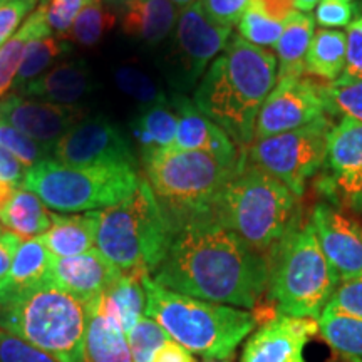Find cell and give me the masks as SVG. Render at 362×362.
Here are the masks:
<instances>
[{
	"label": "cell",
	"mask_w": 362,
	"mask_h": 362,
	"mask_svg": "<svg viewBox=\"0 0 362 362\" xmlns=\"http://www.w3.org/2000/svg\"><path fill=\"white\" fill-rule=\"evenodd\" d=\"M151 279L168 291L253 309L269 288V259L215 220L178 230Z\"/></svg>",
	"instance_id": "6da1fadb"
},
{
	"label": "cell",
	"mask_w": 362,
	"mask_h": 362,
	"mask_svg": "<svg viewBox=\"0 0 362 362\" xmlns=\"http://www.w3.org/2000/svg\"><path fill=\"white\" fill-rule=\"evenodd\" d=\"M275 84V54L232 35L198 83L193 103L235 144L247 148L255 138L257 116Z\"/></svg>",
	"instance_id": "7a4b0ae2"
},
{
	"label": "cell",
	"mask_w": 362,
	"mask_h": 362,
	"mask_svg": "<svg viewBox=\"0 0 362 362\" xmlns=\"http://www.w3.org/2000/svg\"><path fill=\"white\" fill-rule=\"evenodd\" d=\"M214 220L269 259L297 226V197L243 155L214 205Z\"/></svg>",
	"instance_id": "3957f363"
},
{
	"label": "cell",
	"mask_w": 362,
	"mask_h": 362,
	"mask_svg": "<svg viewBox=\"0 0 362 362\" xmlns=\"http://www.w3.org/2000/svg\"><path fill=\"white\" fill-rule=\"evenodd\" d=\"M242 158V155H240ZM143 176L155 193L173 230L200 220H214V205L238 161H226L203 151L175 148L141 149Z\"/></svg>",
	"instance_id": "277c9868"
},
{
	"label": "cell",
	"mask_w": 362,
	"mask_h": 362,
	"mask_svg": "<svg viewBox=\"0 0 362 362\" xmlns=\"http://www.w3.org/2000/svg\"><path fill=\"white\" fill-rule=\"evenodd\" d=\"M143 288L146 293L144 314L160 324L175 342L208 361L232 357L257 324L250 310L168 291L149 275L143 279Z\"/></svg>",
	"instance_id": "5b68a950"
},
{
	"label": "cell",
	"mask_w": 362,
	"mask_h": 362,
	"mask_svg": "<svg viewBox=\"0 0 362 362\" xmlns=\"http://www.w3.org/2000/svg\"><path fill=\"white\" fill-rule=\"evenodd\" d=\"M86 307L51 280L0 298V329L59 362H84Z\"/></svg>",
	"instance_id": "8992f818"
},
{
	"label": "cell",
	"mask_w": 362,
	"mask_h": 362,
	"mask_svg": "<svg viewBox=\"0 0 362 362\" xmlns=\"http://www.w3.org/2000/svg\"><path fill=\"white\" fill-rule=\"evenodd\" d=\"M173 230L141 175L128 200L99 211L96 250L121 274L151 277L168 253Z\"/></svg>",
	"instance_id": "52a82bcc"
},
{
	"label": "cell",
	"mask_w": 362,
	"mask_h": 362,
	"mask_svg": "<svg viewBox=\"0 0 362 362\" xmlns=\"http://www.w3.org/2000/svg\"><path fill=\"white\" fill-rule=\"evenodd\" d=\"M339 284L310 221L297 225L269 257V291L279 314L319 320Z\"/></svg>",
	"instance_id": "ba28073f"
},
{
	"label": "cell",
	"mask_w": 362,
	"mask_h": 362,
	"mask_svg": "<svg viewBox=\"0 0 362 362\" xmlns=\"http://www.w3.org/2000/svg\"><path fill=\"white\" fill-rule=\"evenodd\" d=\"M139 180L134 166H69L44 160L27 170L22 188L59 214H86L128 200Z\"/></svg>",
	"instance_id": "9c48e42d"
},
{
	"label": "cell",
	"mask_w": 362,
	"mask_h": 362,
	"mask_svg": "<svg viewBox=\"0 0 362 362\" xmlns=\"http://www.w3.org/2000/svg\"><path fill=\"white\" fill-rule=\"evenodd\" d=\"M332 128L330 117L322 116L304 128L253 141L250 146L243 148V155L300 198L307 181L322 168Z\"/></svg>",
	"instance_id": "30bf717a"
},
{
	"label": "cell",
	"mask_w": 362,
	"mask_h": 362,
	"mask_svg": "<svg viewBox=\"0 0 362 362\" xmlns=\"http://www.w3.org/2000/svg\"><path fill=\"white\" fill-rule=\"evenodd\" d=\"M165 56L166 79L173 93L197 89L208 67L232 39V27L215 24L203 11L200 0L180 8Z\"/></svg>",
	"instance_id": "8fae6325"
},
{
	"label": "cell",
	"mask_w": 362,
	"mask_h": 362,
	"mask_svg": "<svg viewBox=\"0 0 362 362\" xmlns=\"http://www.w3.org/2000/svg\"><path fill=\"white\" fill-rule=\"evenodd\" d=\"M315 188L330 205L356 211L362 198V123L342 117L329 134Z\"/></svg>",
	"instance_id": "7c38bea8"
},
{
	"label": "cell",
	"mask_w": 362,
	"mask_h": 362,
	"mask_svg": "<svg viewBox=\"0 0 362 362\" xmlns=\"http://www.w3.org/2000/svg\"><path fill=\"white\" fill-rule=\"evenodd\" d=\"M54 160L69 166H134L128 139L103 116L84 117L52 148Z\"/></svg>",
	"instance_id": "4fadbf2b"
},
{
	"label": "cell",
	"mask_w": 362,
	"mask_h": 362,
	"mask_svg": "<svg viewBox=\"0 0 362 362\" xmlns=\"http://www.w3.org/2000/svg\"><path fill=\"white\" fill-rule=\"evenodd\" d=\"M322 116L327 111L315 78L279 79L257 116L253 141L304 128Z\"/></svg>",
	"instance_id": "5bb4252c"
},
{
	"label": "cell",
	"mask_w": 362,
	"mask_h": 362,
	"mask_svg": "<svg viewBox=\"0 0 362 362\" xmlns=\"http://www.w3.org/2000/svg\"><path fill=\"white\" fill-rule=\"evenodd\" d=\"M310 223L325 259L341 282L362 275V221L346 208L327 202L315 205Z\"/></svg>",
	"instance_id": "9a60e30c"
},
{
	"label": "cell",
	"mask_w": 362,
	"mask_h": 362,
	"mask_svg": "<svg viewBox=\"0 0 362 362\" xmlns=\"http://www.w3.org/2000/svg\"><path fill=\"white\" fill-rule=\"evenodd\" d=\"M84 110L79 106L22 98L19 94H12L0 101V119L51 151L62 136L84 119Z\"/></svg>",
	"instance_id": "2e32d148"
},
{
	"label": "cell",
	"mask_w": 362,
	"mask_h": 362,
	"mask_svg": "<svg viewBox=\"0 0 362 362\" xmlns=\"http://www.w3.org/2000/svg\"><path fill=\"white\" fill-rule=\"evenodd\" d=\"M317 330L314 319L270 317L247 341L242 362H304V347Z\"/></svg>",
	"instance_id": "e0dca14e"
},
{
	"label": "cell",
	"mask_w": 362,
	"mask_h": 362,
	"mask_svg": "<svg viewBox=\"0 0 362 362\" xmlns=\"http://www.w3.org/2000/svg\"><path fill=\"white\" fill-rule=\"evenodd\" d=\"M121 272L96 248L74 257H51L49 280L83 304L107 291Z\"/></svg>",
	"instance_id": "ac0fdd59"
},
{
	"label": "cell",
	"mask_w": 362,
	"mask_h": 362,
	"mask_svg": "<svg viewBox=\"0 0 362 362\" xmlns=\"http://www.w3.org/2000/svg\"><path fill=\"white\" fill-rule=\"evenodd\" d=\"M170 101L178 116V129L171 148L181 151H203L226 161L240 160L242 151H238L237 144L220 126L194 106L193 99L187 94L171 93Z\"/></svg>",
	"instance_id": "d6986e66"
},
{
	"label": "cell",
	"mask_w": 362,
	"mask_h": 362,
	"mask_svg": "<svg viewBox=\"0 0 362 362\" xmlns=\"http://www.w3.org/2000/svg\"><path fill=\"white\" fill-rule=\"evenodd\" d=\"M115 12L126 37L144 45L168 40L180 16V7L170 0H103Z\"/></svg>",
	"instance_id": "ffe728a7"
},
{
	"label": "cell",
	"mask_w": 362,
	"mask_h": 362,
	"mask_svg": "<svg viewBox=\"0 0 362 362\" xmlns=\"http://www.w3.org/2000/svg\"><path fill=\"white\" fill-rule=\"evenodd\" d=\"M94 90V79L84 59H69L52 66L44 74L16 89L22 98L76 106Z\"/></svg>",
	"instance_id": "44dd1931"
},
{
	"label": "cell",
	"mask_w": 362,
	"mask_h": 362,
	"mask_svg": "<svg viewBox=\"0 0 362 362\" xmlns=\"http://www.w3.org/2000/svg\"><path fill=\"white\" fill-rule=\"evenodd\" d=\"M86 307L84 362H133L128 337L116 320L99 310L98 297Z\"/></svg>",
	"instance_id": "7402d4cb"
},
{
	"label": "cell",
	"mask_w": 362,
	"mask_h": 362,
	"mask_svg": "<svg viewBox=\"0 0 362 362\" xmlns=\"http://www.w3.org/2000/svg\"><path fill=\"white\" fill-rule=\"evenodd\" d=\"M99 211L74 215L52 214V226L37 237L54 257H74L96 248Z\"/></svg>",
	"instance_id": "603a6c76"
},
{
	"label": "cell",
	"mask_w": 362,
	"mask_h": 362,
	"mask_svg": "<svg viewBox=\"0 0 362 362\" xmlns=\"http://www.w3.org/2000/svg\"><path fill=\"white\" fill-rule=\"evenodd\" d=\"M315 34V19L307 12L296 11L284 22L275 52L277 81L305 76V56Z\"/></svg>",
	"instance_id": "cb8c5ba5"
},
{
	"label": "cell",
	"mask_w": 362,
	"mask_h": 362,
	"mask_svg": "<svg viewBox=\"0 0 362 362\" xmlns=\"http://www.w3.org/2000/svg\"><path fill=\"white\" fill-rule=\"evenodd\" d=\"M143 279L121 274V277L98 297L99 310L110 319L116 320L124 330L126 337L139 322V319L146 315L144 314L146 293L143 288Z\"/></svg>",
	"instance_id": "d4e9b609"
},
{
	"label": "cell",
	"mask_w": 362,
	"mask_h": 362,
	"mask_svg": "<svg viewBox=\"0 0 362 362\" xmlns=\"http://www.w3.org/2000/svg\"><path fill=\"white\" fill-rule=\"evenodd\" d=\"M131 128L141 149L173 146L178 116L170 101V94L151 104L139 106Z\"/></svg>",
	"instance_id": "484cf974"
},
{
	"label": "cell",
	"mask_w": 362,
	"mask_h": 362,
	"mask_svg": "<svg viewBox=\"0 0 362 362\" xmlns=\"http://www.w3.org/2000/svg\"><path fill=\"white\" fill-rule=\"evenodd\" d=\"M47 35H52V30L47 24V7H45V2H42L27 17L13 37L0 47V98L13 88V81L17 78L21 62L24 59L27 44L34 39L47 37Z\"/></svg>",
	"instance_id": "4316f807"
},
{
	"label": "cell",
	"mask_w": 362,
	"mask_h": 362,
	"mask_svg": "<svg viewBox=\"0 0 362 362\" xmlns=\"http://www.w3.org/2000/svg\"><path fill=\"white\" fill-rule=\"evenodd\" d=\"M0 223L22 240H30L51 228L52 214L37 194L19 188L0 214Z\"/></svg>",
	"instance_id": "83f0119b"
},
{
	"label": "cell",
	"mask_w": 362,
	"mask_h": 362,
	"mask_svg": "<svg viewBox=\"0 0 362 362\" xmlns=\"http://www.w3.org/2000/svg\"><path fill=\"white\" fill-rule=\"evenodd\" d=\"M51 257L52 253L44 247L39 238L22 240L13 255L11 275H8L6 288L0 292V298L47 282Z\"/></svg>",
	"instance_id": "f1b7e54d"
},
{
	"label": "cell",
	"mask_w": 362,
	"mask_h": 362,
	"mask_svg": "<svg viewBox=\"0 0 362 362\" xmlns=\"http://www.w3.org/2000/svg\"><path fill=\"white\" fill-rule=\"evenodd\" d=\"M346 33L337 29L315 30L305 56V72L312 78L336 83L346 64Z\"/></svg>",
	"instance_id": "f546056e"
},
{
	"label": "cell",
	"mask_w": 362,
	"mask_h": 362,
	"mask_svg": "<svg viewBox=\"0 0 362 362\" xmlns=\"http://www.w3.org/2000/svg\"><path fill=\"white\" fill-rule=\"evenodd\" d=\"M319 332L332 349L351 362H362V319L324 309L317 320Z\"/></svg>",
	"instance_id": "4dcf8cb0"
},
{
	"label": "cell",
	"mask_w": 362,
	"mask_h": 362,
	"mask_svg": "<svg viewBox=\"0 0 362 362\" xmlns=\"http://www.w3.org/2000/svg\"><path fill=\"white\" fill-rule=\"evenodd\" d=\"M72 52L71 44L64 39L47 35V37L34 39L27 44L24 59H22L17 78L13 81V88L17 89L21 86L34 81L37 76L44 74L47 67L57 61V59L67 56Z\"/></svg>",
	"instance_id": "1f68e13d"
},
{
	"label": "cell",
	"mask_w": 362,
	"mask_h": 362,
	"mask_svg": "<svg viewBox=\"0 0 362 362\" xmlns=\"http://www.w3.org/2000/svg\"><path fill=\"white\" fill-rule=\"evenodd\" d=\"M116 24L115 12L103 0H98L84 7L83 12L76 17L64 40L78 44L81 47H94L115 29Z\"/></svg>",
	"instance_id": "d6a6232c"
},
{
	"label": "cell",
	"mask_w": 362,
	"mask_h": 362,
	"mask_svg": "<svg viewBox=\"0 0 362 362\" xmlns=\"http://www.w3.org/2000/svg\"><path fill=\"white\" fill-rule=\"evenodd\" d=\"M112 79H115L117 89L126 96L134 99L139 106L151 104L166 96V93H163L156 81L133 62L117 64L112 71Z\"/></svg>",
	"instance_id": "836d02e7"
},
{
	"label": "cell",
	"mask_w": 362,
	"mask_h": 362,
	"mask_svg": "<svg viewBox=\"0 0 362 362\" xmlns=\"http://www.w3.org/2000/svg\"><path fill=\"white\" fill-rule=\"evenodd\" d=\"M315 81L327 115H341L347 119L362 123V81L346 86L322 83L320 79Z\"/></svg>",
	"instance_id": "e575fe53"
},
{
	"label": "cell",
	"mask_w": 362,
	"mask_h": 362,
	"mask_svg": "<svg viewBox=\"0 0 362 362\" xmlns=\"http://www.w3.org/2000/svg\"><path fill=\"white\" fill-rule=\"evenodd\" d=\"M238 35L260 49H275L284 30V22L274 21L264 13L247 8L237 24Z\"/></svg>",
	"instance_id": "d590c367"
},
{
	"label": "cell",
	"mask_w": 362,
	"mask_h": 362,
	"mask_svg": "<svg viewBox=\"0 0 362 362\" xmlns=\"http://www.w3.org/2000/svg\"><path fill=\"white\" fill-rule=\"evenodd\" d=\"M171 339L160 324L151 317L143 315L128 334V344L133 362H151L155 352Z\"/></svg>",
	"instance_id": "8d00e7d4"
},
{
	"label": "cell",
	"mask_w": 362,
	"mask_h": 362,
	"mask_svg": "<svg viewBox=\"0 0 362 362\" xmlns=\"http://www.w3.org/2000/svg\"><path fill=\"white\" fill-rule=\"evenodd\" d=\"M0 146L6 148L8 153L19 160L27 170L33 168L37 163L47 160L51 149L29 138L17 128H13L6 121H0Z\"/></svg>",
	"instance_id": "74e56055"
},
{
	"label": "cell",
	"mask_w": 362,
	"mask_h": 362,
	"mask_svg": "<svg viewBox=\"0 0 362 362\" xmlns=\"http://www.w3.org/2000/svg\"><path fill=\"white\" fill-rule=\"evenodd\" d=\"M346 64L336 83L337 86L356 84L362 81V24L359 19L347 25L346 33Z\"/></svg>",
	"instance_id": "f35d334b"
},
{
	"label": "cell",
	"mask_w": 362,
	"mask_h": 362,
	"mask_svg": "<svg viewBox=\"0 0 362 362\" xmlns=\"http://www.w3.org/2000/svg\"><path fill=\"white\" fill-rule=\"evenodd\" d=\"M98 0H47V24L59 39H64L84 7Z\"/></svg>",
	"instance_id": "ab89813d"
},
{
	"label": "cell",
	"mask_w": 362,
	"mask_h": 362,
	"mask_svg": "<svg viewBox=\"0 0 362 362\" xmlns=\"http://www.w3.org/2000/svg\"><path fill=\"white\" fill-rule=\"evenodd\" d=\"M357 11V0H320L314 19L322 29H337L352 24Z\"/></svg>",
	"instance_id": "60d3db41"
},
{
	"label": "cell",
	"mask_w": 362,
	"mask_h": 362,
	"mask_svg": "<svg viewBox=\"0 0 362 362\" xmlns=\"http://www.w3.org/2000/svg\"><path fill=\"white\" fill-rule=\"evenodd\" d=\"M0 362H59L33 344L0 329Z\"/></svg>",
	"instance_id": "b9f144b4"
},
{
	"label": "cell",
	"mask_w": 362,
	"mask_h": 362,
	"mask_svg": "<svg viewBox=\"0 0 362 362\" xmlns=\"http://www.w3.org/2000/svg\"><path fill=\"white\" fill-rule=\"evenodd\" d=\"M325 309L362 319V275L339 284Z\"/></svg>",
	"instance_id": "7bdbcfd3"
},
{
	"label": "cell",
	"mask_w": 362,
	"mask_h": 362,
	"mask_svg": "<svg viewBox=\"0 0 362 362\" xmlns=\"http://www.w3.org/2000/svg\"><path fill=\"white\" fill-rule=\"evenodd\" d=\"M37 0H7L0 6V47L21 29L22 21L35 11Z\"/></svg>",
	"instance_id": "ee69618b"
},
{
	"label": "cell",
	"mask_w": 362,
	"mask_h": 362,
	"mask_svg": "<svg viewBox=\"0 0 362 362\" xmlns=\"http://www.w3.org/2000/svg\"><path fill=\"white\" fill-rule=\"evenodd\" d=\"M203 11L215 24L232 27L238 24L250 0H200Z\"/></svg>",
	"instance_id": "f6af8a7d"
},
{
	"label": "cell",
	"mask_w": 362,
	"mask_h": 362,
	"mask_svg": "<svg viewBox=\"0 0 362 362\" xmlns=\"http://www.w3.org/2000/svg\"><path fill=\"white\" fill-rule=\"evenodd\" d=\"M21 243L22 238L17 237L16 233L8 232V230H6L0 237V292L6 288L8 275H11L13 255H16Z\"/></svg>",
	"instance_id": "bcb514c9"
},
{
	"label": "cell",
	"mask_w": 362,
	"mask_h": 362,
	"mask_svg": "<svg viewBox=\"0 0 362 362\" xmlns=\"http://www.w3.org/2000/svg\"><path fill=\"white\" fill-rule=\"evenodd\" d=\"M248 8L264 13L270 19L285 22L296 12V0H250Z\"/></svg>",
	"instance_id": "7dc6e473"
},
{
	"label": "cell",
	"mask_w": 362,
	"mask_h": 362,
	"mask_svg": "<svg viewBox=\"0 0 362 362\" xmlns=\"http://www.w3.org/2000/svg\"><path fill=\"white\" fill-rule=\"evenodd\" d=\"M27 168L17 160L12 153L0 146V181L22 188V181L25 178Z\"/></svg>",
	"instance_id": "c3c4849f"
},
{
	"label": "cell",
	"mask_w": 362,
	"mask_h": 362,
	"mask_svg": "<svg viewBox=\"0 0 362 362\" xmlns=\"http://www.w3.org/2000/svg\"><path fill=\"white\" fill-rule=\"evenodd\" d=\"M151 362H194V357L188 349L168 339L163 346L155 352Z\"/></svg>",
	"instance_id": "681fc988"
},
{
	"label": "cell",
	"mask_w": 362,
	"mask_h": 362,
	"mask_svg": "<svg viewBox=\"0 0 362 362\" xmlns=\"http://www.w3.org/2000/svg\"><path fill=\"white\" fill-rule=\"evenodd\" d=\"M17 187H13V185H8V183H4V181H0V214H2L4 208L7 206V203L12 200V197L16 194L17 192Z\"/></svg>",
	"instance_id": "f907efd6"
},
{
	"label": "cell",
	"mask_w": 362,
	"mask_h": 362,
	"mask_svg": "<svg viewBox=\"0 0 362 362\" xmlns=\"http://www.w3.org/2000/svg\"><path fill=\"white\" fill-rule=\"evenodd\" d=\"M319 2H320V0H296V7L300 12L309 13L312 8L317 7V4H319Z\"/></svg>",
	"instance_id": "816d5d0a"
},
{
	"label": "cell",
	"mask_w": 362,
	"mask_h": 362,
	"mask_svg": "<svg viewBox=\"0 0 362 362\" xmlns=\"http://www.w3.org/2000/svg\"><path fill=\"white\" fill-rule=\"evenodd\" d=\"M170 2H171V4H175L176 7L183 8V7L192 6V4H194V2H198V0H170Z\"/></svg>",
	"instance_id": "f5cc1de1"
},
{
	"label": "cell",
	"mask_w": 362,
	"mask_h": 362,
	"mask_svg": "<svg viewBox=\"0 0 362 362\" xmlns=\"http://www.w3.org/2000/svg\"><path fill=\"white\" fill-rule=\"evenodd\" d=\"M356 211H359V214L362 215V198H361V202H359V205H357V208H356Z\"/></svg>",
	"instance_id": "db71d44e"
},
{
	"label": "cell",
	"mask_w": 362,
	"mask_h": 362,
	"mask_svg": "<svg viewBox=\"0 0 362 362\" xmlns=\"http://www.w3.org/2000/svg\"><path fill=\"white\" fill-rule=\"evenodd\" d=\"M2 233H4V230H2V223H0V237H2Z\"/></svg>",
	"instance_id": "11a10c76"
},
{
	"label": "cell",
	"mask_w": 362,
	"mask_h": 362,
	"mask_svg": "<svg viewBox=\"0 0 362 362\" xmlns=\"http://www.w3.org/2000/svg\"><path fill=\"white\" fill-rule=\"evenodd\" d=\"M206 362H226V361H206Z\"/></svg>",
	"instance_id": "9f6ffc18"
},
{
	"label": "cell",
	"mask_w": 362,
	"mask_h": 362,
	"mask_svg": "<svg viewBox=\"0 0 362 362\" xmlns=\"http://www.w3.org/2000/svg\"><path fill=\"white\" fill-rule=\"evenodd\" d=\"M7 2V0H0V6H2V4H6Z\"/></svg>",
	"instance_id": "6f0895ef"
},
{
	"label": "cell",
	"mask_w": 362,
	"mask_h": 362,
	"mask_svg": "<svg viewBox=\"0 0 362 362\" xmlns=\"http://www.w3.org/2000/svg\"><path fill=\"white\" fill-rule=\"evenodd\" d=\"M359 22H361V24H362V17H361V19H359Z\"/></svg>",
	"instance_id": "680465c9"
},
{
	"label": "cell",
	"mask_w": 362,
	"mask_h": 362,
	"mask_svg": "<svg viewBox=\"0 0 362 362\" xmlns=\"http://www.w3.org/2000/svg\"><path fill=\"white\" fill-rule=\"evenodd\" d=\"M0 121H2V119H0Z\"/></svg>",
	"instance_id": "91938a15"
}]
</instances>
